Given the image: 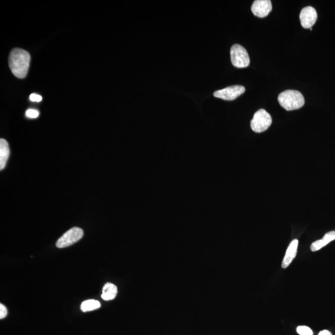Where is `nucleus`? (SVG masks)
Wrapping results in <instances>:
<instances>
[{"label": "nucleus", "mask_w": 335, "mask_h": 335, "mask_svg": "<svg viewBox=\"0 0 335 335\" xmlns=\"http://www.w3.org/2000/svg\"><path fill=\"white\" fill-rule=\"evenodd\" d=\"M30 56L26 50L14 49L9 57V66L12 74L18 78L26 77L29 69Z\"/></svg>", "instance_id": "1"}, {"label": "nucleus", "mask_w": 335, "mask_h": 335, "mask_svg": "<svg viewBox=\"0 0 335 335\" xmlns=\"http://www.w3.org/2000/svg\"><path fill=\"white\" fill-rule=\"evenodd\" d=\"M278 101L280 105L287 111L299 110L305 104L303 94L296 90H286L279 94Z\"/></svg>", "instance_id": "2"}, {"label": "nucleus", "mask_w": 335, "mask_h": 335, "mask_svg": "<svg viewBox=\"0 0 335 335\" xmlns=\"http://www.w3.org/2000/svg\"><path fill=\"white\" fill-rule=\"evenodd\" d=\"M271 124L272 118L270 114L263 109H261L254 114L251 121V128L255 133H263L270 128Z\"/></svg>", "instance_id": "3"}, {"label": "nucleus", "mask_w": 335, "mask_h": 335, "mask_svg": "<svg viewBox=\"0 0 335 335\" xmlns=\"http://www.w3.org/2000/svg\"><path fill=\"white\" fill-rule=\"evenodd\" d=\"M231 61L237 68H245L250 65V57L247 50L239 44L233 45L230 49Z\"/></svg>", "instance_id": "4"}, {"label": "nucleus", "mask_w": 335, "mask_h": 335, "mask_svg": "<svg viewBox=\"0 0 335 335\" xmlns=\"http://www.w3.org/2000/svg\"><path fill=\"white\" fill-rule=\"evenodd\" d=\"M83 236V230L82 228L73 227L65 232L56 243L58 248L70 247L79 241Z\"/></svg>", "instance_id": "5"}, {"label": "nucleus", "mask_w": 335, "mask_h": 335, "mask_svg": "<svg viewBox=\"0 0 335 335\" xmlns=\"http://www.w3.org/2000/svg\"><path fill=\"white\" fill-rule=\"evenodd\" d=\"M245 91L244 86L235 85L215 91L214 96L223 100L232 101L239 97Z\"/></svg>", "instance_id": "6"}, {"label": "nucleus", "mask_w": 335, "mask_h": 335, "mask_svg": "<svg viewBox=\"0 0 335 335\" xmlns=\"http://www.w3.org/2000/svg\"><path fill=\"white\" fill-rule=\"evenodd\" d=\"M317 12L316 9L312 6L304 7L300 13L301 23L305 29H310L316 23L317 19Z\"/></svg>", "instance_id": "7"}, {"label": "nucleus", "mask_w": 335, "mask_h": 335, "mask_svg": "<svg viewBox=\"0 0 335 335\" xmlns=\"http://www.w3.org/2000/svg\"><path fill=\"white\" fill-rule=\"evenodd\" d=\"M272 8L270 0H256L251 6V11L256 16L265 17L270 14Z\"/></svg>", "instance_id": "8"}, {"label": "nucleus", "mask_w": 335, "mask_h": 335, "mask_svg": "<svg viewBox=\"0 0 335 335\" xmlns=\"http://www.w3.org/2000/svg\"><path fill=\"white\" fill-rule=\"evenodd\" d=\"M299 245V241L297 239H294L292 241L290 245H289L288 249L286 250V255L284 256L283 263H282V268H287L291 265L292 261L296 258L297 255V251H298V248Z\"/></svg>", "instance_id": "9"}, {"label": "nucleus", "mask_w": 335, "mask_h": 335, "mask_svg": "<svg viewBox=\"0 0 335 335\" xmlns=\"http://www.w3.org/2000/svg\"><path fill=\"white\" fill-rule=\"evenodd\" d=\"M335 240V231H331L327 233L324 237L321 240H317L312 243L311 246V250L312 251H317L326 247L329 243Z\"/></svg>", "instance_id": "10"}, {"label": "nucleus", "mask_w": 335, "mask_h": 335, "mask_svg": "<svg viewBox=\"0 0 335 335\" xmlns=\"http://www.w3.org/2000/svg\"><path fill=\"white\" fill-rule=\"evenodd\" d=\"M9 156L8 143L3 139H0V169L2 170L6 166Z\"/></svg>", "instance_id": "11"}, {"label": "nucleus", "mask_w": 335, "mask_h": 335, "mask_svg": "<svg viewBox=\"0 0 335 335\" xmlns=\"http://www.w3.org/2000/svg\"><path fill=\"white\" fill-rule=\"evenodd\" d=\"M118 294V288L114 284L108 283L104 286L101 298L105 301L113 300Z\"/></svg>", "instance_id": "12"}, {"label": "nucleus", "mask_w": 335, "mask_h": 335, "mask_svg": "<svg viewBox=\"0 0 335 335\" xmlns=\"http://www.w3.org/2000/svg\"><path fill=\"white\" fill-rule=\"evenodd\" d=\"M101 304L100 302L95 300H87L84 301L81 304L80 309L84 312L95 311L100 308Z\"/></svg>", "instance_id": "13"}, {"label": "nucleus", "mask_w": 335, "mask_h": 335, "mask_svg": "<svg viewBox=\"0 0 335 335\" xmlns=\"http://www.w3.org/2000/svg\"><path fill=\"white\" fill-rule=\"evenodd\" d=\"M296 331L300 335H313V332L307 326H299L297 328Z\"/></svg>", "instance_id": "14"}, {"label": "nucleus", "mask_w": 335, "mask_h": 335, "mask_svg": "<svg viewBox=\"0 0 335 335\" xmlns=\"http://www.w3.org/2000/svg\"><path fill=\"white\" fill-rule=\"evenodd\" d=\"M39 111L33 110V109H29L26 111V116L29 118H37L39 116Z\"/></svg>", "instance_id": "15"}, {"label": "nucleus", "mask_w": 335, "mask_h": 335, "mask_svg": "<svg viewBox=\"0 0 335 335\" xmlns=\"http://www.w3.org/2000/svg\"><path fill=\"white\" fill-rule=\"evenodd\" d=\"M30 100L33 101V102H40L42 100V97L41 96L37 95V94H31L29 96Z\"/></svg>", "instance_id": "16"}, {"label": "nucleus", "mask_w": 335, "mask_h": 335, "mask_svg": "<svg viewBox=\"0 0 335 335\" xmlns=\"http://www.w3.org/2000/svg\"><path fill=\"white\" fill-rule=\"evenodd\" d=\"M7 314V311L4 305H2V304H0V319H4V317H6Z\"/></svg>", "instance_id": "17"}, {"label": "nucleus", "mask_w": 335, "mask_h": 335, "mask_svg": "<svg viewBox=\"0 0 335 335\" xmlns=\"http://www.w3.org/2000/svg\"><path fill=\"white\" fill-rule=\"evenodd\" d=\"M318 335H332V334L331 332L325 330V331L320 332Z\"/></svg>", "instance_id": "18"}, {"label": "nucleus", "mask_w": 335, "mask_h": 335, "mask_svg": "<svg viewBox=\"0 0 335 335\" xmlns=\"http://www.w3.org/2000/svg\"><path fill=\"white\" fill-rule=\"evenodd\" d=\"M309 29L311 30H312V28H310Z\"/></svg>", "instance_id": "19"}]
</instances>
